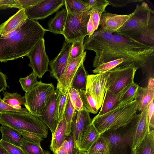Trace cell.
Segmentation results:
<instances>
[{
	"instance_id": "1",
	"label": "cell",
	"mask_w": 154,
	"mask_h": 154,
	"mask_svg": "<svg viewBox=\"0 0 154 154\" xmlns=\"http://www.w3.org/2000/svg\"><path fill=\"white\" fill-rule=\"evenodd\" d=\"M85 38L84 49L95 53L93 61L95 68L104 63L122 59V66L132 64L144 74L152 75L153 72L154 47L99 29Z\"/></svg>"
},
{
	"instance_id": "2",
	"label": "cell",
	"mask_w": 154,
	"mask_h": 154,
	"mask_svg": "<svg viewBox=\"0 0 154 154\" xmlns=\"http://www.w3.org/2000/svg\"><path fill=\"white\" fill-rule=\"evenodd\" d=\"M46 31L36 20L28 18L5 36L0 35V62H6L26 56Z\"/></svg>"
},
{
	"instance_id": "3",
	"label": "cell",
	"mask_w": 154,
	"mask_h": 154,
	"mask_svg": "<svg viewBox=\"0 0 154 154\" xmlns=\"http://www.w3.org/2000/svg\"><path fill=\"white\" fill-rule=\"evenodd\" d=\"M133 15L116 33L154 47V12L143 2L137 5Z\"/></svg>"
},
{
	"instance_id": "4",
	"label": "cell",
	"mask_w": 154,
	"mask_h": 154,
	"mask_svg": "<svg viewBox=\"0 0 154 154\" xmlns=\"http://www.w3.org/2000/svg\"><path fill=\"white\" fill-rule=\"evenodd\" d=\"M138 104L135 100L131 102L120 103L113 109L100 116L97 115L92 120L91 124L100 134L129 123L136 114Z\"/></svg>"
},
{
	"instance_id": "5",
	"label": "cell",
	"mask_w": 154,
	"mask_h": 154,
	"mask_svg": "<svg viewBox=\"0 0 154 154\" xmlns=\"http://www.w3.org/2000/svg\"><path fill=\"white\" fill-rule=\"evenodd\" d=\"M136 122L135 115L127 125L108 130L100 134L107 143L108 154H133V138Z\"/></svg>"
},
{
	"instance_id": "6",
	"label": "cell",
	"mask_w": 154,
	"mask_h": 154,
	"mask_svg": "<svg viewBox=\"0 0 154 154\" xmlns=\"http://www.w3.org/2000/svg\"><path fill=\"white\" fill-rule=\"evenodd\" d=\"M0 124L20 132L26 131L35 134L42 138L47 137V126L38 117L29 112L23 113L9 111H0Z\"/></svg>"
},
{
	"instance_id": "7",
	"label": "cell",
	"mask_w": 154,
	"mask_h": 154,
	"mask_svg": "<svg viewBox=\"0 0 154 154\" xmlns=\"http://www.w3.org/2000/svg\"><path fill=\"white\" fill-rule=\"evenodd\" d=\"M55 90L54 87L52 83L38 82L35 86L25 93V108L33 116L37 117L41 116Z\"/></svg>"
},
{
	"instance_id": "8",
	"label": "cell",
	"mask_w": 154,
	"mask_h": 154,
	"mask_svg": "<svg viewBox=\"0 0 154 154\" xmlns=\"http://www.w3.org/2000/svg\"><path fill=\"white\" fill-rule=\"evenodd\" d=\"M66 10L67 16L62 34L65 41L68 43H72L88 35L87 25L90 16V11L72 13Z\"/></svg>"
},
{
	"instance_id": "9",
	"label": "cell",
	"mask_w": 154,
	"mask_h": 154,
	"mask_svg": "<svg viewBox=\"0 0 154 154\" xmlns=\"http://www.w3.org/2000/svg\"><path fill=\"white\" fill-rule=\"evenodd\" d=\"M138 69L131 64L118 66L109 71L108 88L116 94L134 82V78Z\"/></svg>"
},
{
	"instance_id": "10",
	"label": "cell",
	"mask_w": 154,
	"mask_h": 154,
	"mask_svg": "<svg viewBox=\"0 0 154 154\" xmlns=\"http://www.w3.org/2000/svg\"><path fill=\"white\" fill-rule=\"evenodd\" d=\"M33 72L39 79H41L45 73L48 71L50 61L46 54L44 38L40 39L27 55Z\"/></svg>"
},
{
	"instance_id": "11",
	"label": "cell",
	"mask_w": 154,
	"mask_h": 154,
	"mask_svg": "<svg viewBox=\"0 0 154 154\" xmlns=\"http://www.w3.org/2000/svg\"><path fill=\"white\" fill-rule=\"evenodd\" d=\"M109 72L88 75L85 90L95 100L100 108L108 88Z\"/></svg>"
},
{
	"instance_id": "12",
	"label": "cell",
	"mask_w": 154,
	"mask_h": 154,
	"mask_svg": "<svg viewBox=\"0 0 154 154\" xmlns=\"http://www.w3.org/2000/svg\"><path fill=\"white\" fill-rule=\"evenodd\" d=\"M89 113L83 109L76 111L73 119L72 131L75 145L79 149L81 143L89 132L91 125L92 120Z\"/></svg>"
},
{
	"instance_id": "13",
	"label": "cell",
	"mask_w": 154,
	"mask_h": 154,
	"mask_svg": "<svg viewBox=\"0 0 154 154\" xmlns=\"http://www.w3.org/2000/svg\"><path fill=\"white\" fill-rule=\"evenodd\" d=\"M65 4V0H42L25 11L28 18L36 20H43L58 11Z\"/></svg>"
},
{
	"instance_id": "14",
	"label": "cell",
	"mask_w": 154,
	"mask_h": 154,
	"mask_svg": "<svg viewBox=\"0 0 154 154\" xmlns=\"http://www.w3.org/2000/svg\"><path fill=\"white\" fill-rule=\"evenodd\" d=\"M60 92L59 90H55L43 114L41 116L38 117L50 129L52 136L58 123V107Z\"/></svg>"
},
{
	"instance_id": "15",
	"label": "cell",
	"mask_w": 154,
	"mask_h": 154,
	"mask_svg": "<svg viewBox=\"0 0 154 154\" xmlns=\"http://www.w3.org/2000/svg\"><path fill=\"white\" fill-rule=\"evenodd\" d=\"M86 52L81 56L72 61L67 64L57 81L56 89L62 93L64 94L71 88L72 80L81 63L84 62Z\"/></svg>"
},
{
	"instance_id": "16",
	"label": "cell",
	"mask_w": 154,
	"mask_h": 154,
	"mask_svg": "<svg viewBox=\"0 0 154 154\" xmlns=\"http://www.w3.org/2000/svg\"><path fill=\"white\" fill-rule=\"evenodd\" d=\"M118 15L104 13L100 17L99 25L100 30L113 33L117 32L133 15Z\"/></svg>"
},
{
	"instance_id": "17",
	"label": "cell",
	"mask_w": 154,
	"mask_h": 154,
	"mask_svg": "<svg viewBox=\"0 0 154 154\" xmlns=\"http://www.w3.org/2000/svg\"><path fill=\"white\" fill-rule=\"evenodd\" d=\"M72 43L64 42L60 51L49 63L51 77L58 81L66 67Z\"/></svg>"
},
{
	"instance_id": "18",
	"label": "cell",
	"mask_w": 154,
	"mask_h": 154,
	"mask_svg": "<svg viewBox=\"0 0 154 154\" xmlns=\"http://www.w3.org/2000/svg\"><path fill=\"white\" fill-rule=\"evenodd\" d=\"M148 106V105L141 111L140 114L135 115L137 122L133 138V151L144 139L150 130L147 115Z\"/></svg>"
},
{
	"instance_id": "19",
	"label": "cell",
	"mask_w": 154,
	"mask_h": 154,
	"mask_svg": "<svg viewBox=\"0 0 154 154\" xmlns=\"http://www.w3.org/2000/svg\"><path fill=\"white\" fill-rule=\"evenodd\" d=\"M27 18L25 9L22 8L19 10L0 25V35L5 36L14 31L22 25Z\"/></svg>"
},
{
	"instance_id": "20",
	"label": "cell",
	"mask_w": 154,
	"mask_h": 154,
	"mask_svg": "<svg viewBox=\"0 0 154 154\" xmlns=\"http://www.w3.org/2000/svg\"><path fill=\"white\" fill-rule=\"evenodd\" d=\"M131 85L116 94L112 93L107 89L104 95L101 108L97 115L100 116L103 115L117 107L120 103L122 97Z\"/></svg>"
},
{
	"instance_id": "21",
	"label": "cell",
	"mask_w": 154,
	"mask_h": 154,
	"mask_svg": "<svg viewBox=\"0 0 154 154\" xmlns=\"http://www.w3.org/2000/svg\"><path fill=\"white\" fill-rule=\"evenodd\" d=\"M67 130V123L64 116L58 123L51 140L50 148L53 153H55L63 144L66 135Z\"/></svg>"
},
{
	"instance_id": "22",
	"label": "cell",
	"mask_w": 154,
	"mask_h": 154,
	"mask_svg": "<svg viewBox=\"0 0 154 154\" xmlns=\"http://www.w3.org/2000/svg\"><path fill=\"white\" fill-rule=\"evenodd\" d=\"M67 14L66 8H62L61 11L56 12L55 16L48 23V28L46 29V31L62 34L65 28Z\"/></svg>"
},
{
	"instance_id": "23",
	"label": "cell",
	"mask_w": 154,
	"mask_h": 154,
	"mask_svg": "<svg viewBox=\"0 0 154 154\" xmlns=\"http://www.w3.org/2000/svg\"><path fill=\"white\" fill-rule=\"evenodd\" d=\"M154 99V89L139 86L134 100L138 103V110L141 111Z\"/></svg>"
},
{
	"instance_id": "24",
	"label": "cell",
	"mask_w": 154,
	"mask_h": 154,
	"mask_svg": "<svg viewBox=\"0 0 154 154\" xmlns=\"http://www.w3.org/2000/svg\"><path fill=\"white\" fill-rule=\"evenodd\" d=\"M0 131L2 134V140L18 146H21L23 137L20 132L4 125L0 127Z\"/></svg>"
},
{
	"instance_id": "25",
	"label": "cell",
	"mask_w": 154,
	"mask_h": 154,
	"mask_svg": "<svg viewBox=\"0 0 154 154\" xmlns=\"http://www.w3.org/2000/svg\"><path fill=\"white\" fill-rule=\"evenodd\" d=\"M133 154H154V131L151 130L134 150Z\"/></svg>"
},
{
	"instance_id": "26",
	"label": "cell",
	"mask_w": 154,
	"mask_h": 154,
	"mask_svg": "<svg viewBox=\"0 0 154 154\" xmlns=\"http://www.w3.org/2000/svg\"><path fill=\"white\" fill-rule=\"evenodd\" d=\"M88 72L85 70L82 63L77 70L72 81L71 88L78 90L85 89L86 88Z\"/></svg>"
},
{
	"instance_id": "27",
	"label": "cell",
	"mask_w": 154,
	"mask_h": 154,
	"mask_svg": "<svg viewBox=\"0 0 154 154\" xmlns=\"http://www.w3.org/2000/svg\"><path fill=\"white\" fill-rule=\"evenodd\" d=\"M3 101L9 106L16 109H20L22 106H25L26 100L24 96H22L18 93H11L3 91Z\"/></svg>"
},
{
	"instance_id": "28",
	"label": "cell",
	"mask_w": 154,
	"mask_h": 154,
	"mask_svg": "<svg viewBox=\"0 0 154 154\" xmlns=\"http://www.w3.org/2000/svg\"><path fill=\"white\" fill-rule=\"evenodd\" d=\"M105 8L90 11V16L87 25L88 36L92 35L99 27L101 14L105 11Z\"/></svg>"
},
{
	"instance_id": "29",
	"label": "cell",
	"mask_w": 154,
	"mask_h": 154,
	"mask_svg": "<svg viewBox=\"0 0 154 154\" xmlns=\"http://www.w3.org/2000/svg\"><path fill=\"white\" fill-rule=\"evenodd\" d=\"M84 109L89 113H97L99 109L97 103L85 89L79 91Z\"/></svg>"
},
{
	"instance_id": "30",
	"label": "cell",
	"mask_w": 154,
	"mask_h": 154,
	"mask_svg": "<svg viewBox=\"0 0 154 154\" xmlns=\"http://www.w3.org/2000/svg\"><path fill=\"white\" fill-rule=\"evenodd\" d=\"M100 135V134L91 124L89 132L80 144L79 149L81 151H87Z\"/></svg>"
},
{
	"instance_id": "31",
	"label": "cell",
	"mask_w": 154,
	"mask_h": 154,
	"mask_svg": "<svg viewBox=\"0 0 154 154\" xmlns=\"http://www.w3.org/2000/svg\"><path fill=\"white\" fill-rule=\"evenodd\" d=\"M85 38L76 40L72 43L67 65L73 60L82 55L85 52L83 42Z\"/></svg>"
},
{
	"instance_id": "32",
	"label": "cell",
	"mask_w": 154,
	"mask_h": 154,
	"mask_svg": "<svg viewBox=\"0 0 154 154\" xmlns=\"http://www.w3.org/2000/svg\"><path fill=\"white\" fill-rule=\"evenodd\" d=\"M66 9L71 12L75 13L90 11V9L83 1L65 0Z\"/></svg>"
},
{
	"instance_id": "33",
	"label": "cell",
	"mask_w": 154,
	"mask_h": 154,
	"mask_svg": "<svg viewBox=\"0 0 154 154\" xmlns=\"http://www.w3.org/2000/svg\"><path fill=\"white\" fill-rule=\"evenodd\" d=\"M20 147L26 154H45L40 143L29 142L23 138L22 145Z\"/></svg>"
},
{
	"instance_id": "34",
	"label": "cell",
	"mask_w": 154,
	"mask_h": 154,
	"mask_svg": "<svg viewBox=\"0 0 154 154\" xmlns=\"http://www.w3.org/2000/svg\"><path fill=\"white\" fill-rule=\"evenodd\" d=\"M37 77V75L32 72L27 76L20 79L19 82L25 93L29 91L38 83Z\"/></svg>"
},
{
	"instance_id": "35",
	"label": "cell",
	"mask_w": 154,
	"mask_h": 154,
	"mask_svg": "<svg viewBox=\"0 0 154 154\" xmlns=\"http://www.w3.org/2000/svg\"><path fill=\"white\" fill-rule=\"evenodd\" d=\"M76 111L69 97L64 113L67 126L66 135H69L72 131V123Z\"/></svg>"
},
{
	"instance_id": "36",
	"label": "cell",
	"mask_w": 154,
	"mask_h": 154,
	"mask_svg": "<svg viewBox=\"0 0 154 154\" xmlns=\"http://www.w3.org/2000/svg\"><path fill=\"white\" fill-rule=\"evenodd\" d=\"M69 97L68 91L64 94H62L60 92L58 107V123L62 119L64 116V112Z\"/></svg>"
},
{
	"instance_id": "37",
	"label": "cell",
	"mask_w": 154,
	"mask_h": 154,
	"mask_svg": "<svg viewBox=\"0 0 154 154\" xmlns=\"http://www.w3.org/2000/svg\"><path fill=\"white\" fill-rule=\"evenodd\" d=\"M102 150H107V144L104 138L100 136L86 152V154H97Z\"/></svg>"
},
{
	"instance_id": "38",
	"label": "cell",
	"mask_w": 154,
	"mask_h": 154,
	"mask_svg": "<svg viewBox=\"0 0 154 154\" xmlns=\"http://www.w3.org/2000/svg\"><path fill=\"white\" fill-rule=\"evenodd\" d=\"M138 85L134 82L132 83L130 87L122 97L120 103L131 102L134 99V97L139 87Z\"/></svg>"
},
{
	"instance_id": "39",
	"label": "cell",
	"mask_w": 154,
	"mask_h": 154,
	"mask_svg": "<svg viewBox=\"0 0 154 154\" xmlns=\"http://www.w3.org/2000/svg\"><path fill=\"white\" fill-rule=\"evenodd\" d=\"M66 149L67 154H79L82 151L75 146L73 137L72 131L66 136Z\"/></svg>"
},
{
	"instance_id": "40",
	"label": "cell",
	"mask_w": 154,
	"mask_h": 154,
	"mask_svg": "<svg viewBox=\"0 0 154 154\" xmlns=\"http://www.w3.org/2000/svg\"><path fill=\"white\" fill-rule=\"evenodd\" d=\"M83 1L91 10L106 8L109 5L107 0H89Z\"/></svg>"
},
{
	"instance_id": "41",
	"label": "cell",
	"mask_w": 154,
	"mask_h": 154,
	"mask_svg": "<svg viewBox=\"0 0 154 154\" xmlns=\"http://www.w3.org/2000/svg\"><path fill=\"white\" fill-rule=\"evenodd\" d=\"M0 143L9 154H26L20 147L6 142L2 139Z\"/></svg>"
},
{
	"instance_id": "42",
	"label": "cell",
	"mask_w": 154,
	"mask_h": 154,
	"mask_svg": "<svg viewBox=\"0 0 154 154\" xmlns=\"http://www.w3.org/2000/svg\"><path fill=\"white\" fill-rule=\"evenodd\" d=\"M42 0H15L14 8L19 10L22 8L26 9L37 4Z\"/></svg>"
},
{
	"instance_id": "43",
	"label": "cell",
	"mask_w": 154,
	"mask_h": 154,
	"mask_svg": "<svg viewBox=\"0 0 154 154\" xmlns=\"http://www.w3.org/2000/svg\"><path fill=\"white\" fill-rule=\"evenodd\" d=\"M19 132L21 133L23 138L29 142L40 143L43 140L42 138L34 133L26 131H21Z\"/></svg>"
},
{
	"instance_id": "44",
	"label": "cell",
	"mask_w": 154,
	"mask_h": 154,
	"mask_svg": "<svg viewBox=\"0 0 154 154\" xmlns=\"http://www.w3.org/2000/svg\"><path fill=\"white\" fill-rule=\"evenodd\" d=\"M1 111L16 112L23 113L29 112L26 108L22 107L20 109H16L9 106L3 101L0 95V111Z\"/></svg>"
},
{
	"instance_id": "45",
	"label": "cell",
	"mask_w": 154,
	"mask_h": 154,
	"mask_svg": "<svg viewBox=\"0 0 154 154\" xmlns=\"http://www.w3.org/2000/svg\"><path fill=\"white\" fill-rule=\"evenodd\" d=\"M109 5L113 7L118 8L125 6L130 3L142 2L143 0H107Z\"/></svg>"
},
{
	"instance_id": "46",
	"label": "cell",
	"mask_w": 154,
	"mask_h": 154,
	"mask_svg": "<svg viewBox=\"0 0 154 154\" xmlns=\"http://www.w3.org/2000/svg\"><path fill=\"white\" fill-rule=\"evenodd\" d=\"M154 100L149 104L147 115L150 130H154Z\"/></svg>"
},
{
	"instance_id": "47",
	"label": "cell",
	"mask_w": 154,
	"mask_h": 154,
	"mask_svg": "<svg viewBox=\"0 0 154 154\" xmlns=\"http://www.w3.org/2000/svg\"><path fill=\"white\" fill-rule=\"evenodd\" d=\"M69 97L72 105H74L77 99L80 97L79 91L73 88H71L68 91Z\"/></svg>"
},
{
	"instance_id": "48",
	"label": "cell",
	"mask_w": 154,
	"mask_h": 154,
	"mask_svg": "<svg viewBox=\"0 0 154 154\" xmlns=\"http://www.w3.org/2000/svg\"><path fill=\"white\" fill-rule=\"evenodd\" d=\"M7 77L6 75L0 71V93L2 91L6 90L8 87L6 82Z\"/></svg>"
},
{
	"instance_id": "49",
	"label": "cell",
	"mask_w": 154,
	"mask_h": 154,
	"mask_svg": "<svg viewBox=\"0 0 154 154\" xmlns=\"http://www.w3.org/2000/svg\"><path fill=\"white\" fill-rule=\"evenodd\" d=\"M73 106L77 111H80L83 109V103L80 97L77 99Z\"/></svg>"
},
{
	"instance_id": "50",
	"label": "cell",
	"mask_w": 154,
	"mask_h": 154,
	"mask_svg": "<svg viewBox=\"0 0 154 154\" xmlns=\"http://www.w3.org/2000/svg\"><path fill=\"white\" fill-rule=\"evenodd\" d=\"M54 154H67L66 149V142L65 140L62 146Z\"/></svg>"
},
{
	"instance_id": "51",
	"label": "cell",
	"mask_w": 154,
	"mask_h": 154,
	"mask_svg": "<svg viewBox=\"0 0 154 154\" xmlns=\"http://www.w3.org/2000/svg\"><path fill=\"white\" fill-rule=\"evenodd\" d=\"M147 87L149 89H154V79L153 78L149 79Z\"/></svg>"
},
{
	"instance_id": "52",
	"label": "cell",
	"mask_w": 154,
	"mask_h": 154,
	"mask_svg": "<svg viewBox=\"0 0 154 154\" xmlns=\"http://www.w3.org/2000/svg\"><path fill=\"white\" fill-rule=\"evenodd\" d=\"M0 154H9L0 143Z\"/></svg>"
},
{
	"instance_id": "53",
	"label": "cell",
	"mask_w": 154,
	"mask_h": 154,
	"mask_svg": "<svg viewBox=\"0 0 154 154\" xmlns=\"http://www.w3.org/2000/svg\"><path fill=\"white\" fill-rule=\"evenodd\" d=\"M97 154H108L107 150H102L99 151Z\"/></svg>"
},
{
	"instance_id": "54",
	"label": "cell",
	"mask_w": 154,
	"mask_h": 154,
	"mask_svg": "<svg viewBox=\"0 0 154 154\" xmlns=\"http://www.w3.org/2000/svg\"><path fill=\"white\" fill-rule=\"evenodd\" d=\"M86 152L82 151L79 154H86Z\"/></svg>"
},
{
	"instance_id": "55",
	"label": "cell",
	"mask_w": 154,
	"mask_h": 154,
	"mask_svg": "<svg viewBox=\"0 0 154 154\" xmlns=\"http://www.w3.org/2000/svg\"><path fill=\"white\" fill-rule=\"evenodd\" d=\"M45 154H51L48 151H45L44 152Z\"/></svg>"
}]
</instances>
